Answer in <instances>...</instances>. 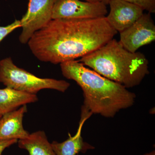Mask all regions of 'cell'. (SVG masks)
<instances>
[{"instance_id": "obj_16", "label": "cell", "mask_w": 155, "mask_h": 155, "mask_svg": "<svg viewBox=\"0 0 155 155\" xmlns=\"http://www.w3.org/2000/svg\"><path fill=\"white\" fill-rule=\"evenodd\" d=\"M86 2H102L103 0H85Z\"/></svg>"}, {"instance_id": "obj_18", "label": "cell", "mask_w": 155, "mask_h": 155, "mask_svg": "<svg viewBox=\"0 0 155 155\" xmlns=\"http://www.w3.org/2000/svg\"><path fill=\"white\" fill-rule=\"evenodd\" d=\"M111 0H103V2H104V4H105L106 5H108V4H109V2H110V1H111Z\"/></svg>"}, {"instance_id": "obj_5", "label": "cell", "mask_w": 155, "mask_h": 155, "mask_svg": "<svg viewBox=\"0 0 155 155\" xmlns=\"http://www.w3.org/2000/svg\"><path fill=\"white\" fill-rule=\"evenodd\" d=\"M56 0H29L27 12L20 20L22 31L19 41L27 44L36 31L45 26L52 19Z\"/></svg>"}, {"instance_id": "obj_14", "label": "cell", "mask_w": 155, "mask_h": 155, "mask_svg": "<svg viewBox=\"0 0 155 155\" xmlns=\"http://www.w3.org/2000/svg\"><path fill=\"white\" fill-rule=\"evenodd\" d=\"M21 27L20 20H16L13 23L5 26H0V43L15 29Z\"/></svg>"}, {"instance_id": "obj_7", "label": "cell", "mask_w": 155, "mask_h": 155, "mask_svg": "<svg viewBox=\"0 0 155 155\" xmlns=\"http://www.w3.org/2000/svg\"><path fill=\"white\" fill-rule=\"evenodd\" d=\"M119 33V42L125 49L132 53L154 41L155 25L150 14H143L130 27Z\"/></svg>"}, {"instance_id": "obj_3", "label": "cell", "mask_w": 155, "mask_h": 155, "mask_svg": "<svg viewBox=\"0 0 155 155\" xmlns=\"http://www.w3.org/2000/svg\"><path fill=\"white\" fill-rule=\"evenodd\" d=\"M79 61L127 88L138 86L150 73L149 61L144 54L129 51L114 38Z\"/></svg>"}, {"instance_id": "obj_6", "label": "cell", "mask_w": 155, "mask_h": 155, "mask_svg": "<svg viewBox=\"0 0 155 155\" xmlns=\"http://www.w3.org/2000/svg\"><path fill=\"white\" fill-rule=\"evenodd\" d=\"M107 5L103 2H91L80 0H56L53 19H94L105 17Z\"/></svg>"}, {"instance_id": "obj_13", "label": "cell", "mask_w": 155, "mask_h": 155, "mask_svg": "<svg viewBox=\"0 0 155 155\" xmlns=\"http://www.w3.org/2000/svg\"><path fill=\"white\" fill-rule=\"evenodd\" d=\"M141 8L150 14L155 13V0H125Z\"/></svg>"}, {"instance_id": "obj_15", "label": "cell", "mask_w": 155, "mask_h": 155, "mask_svg": "<svg viewBox=\"0 0 155 155\" xmlns=\"http://www.w3.org/2000/svg\"><path fill=\"white\" fill-rule=\"evenodd\" d=\"M18 140L16 139L0 140V155H2L6 149L17 143Z\"/></svg>"}, {"instance_id": "obj_9", "label": "cell", "mask_w": 155, "mask_h": 155, "mask_svg": "<svg viewBox=\"0 0 155 155\" xmlns=\"http://www.w3.org/2000/svg\"><path fill=\"white\" fill-rule=\"evenodd\" d=\"M27 106L22 107L2 115L0 119V140L26 138L29 133L23 126V118L27 112Z\"/></svg>"}, {"instance_id": "obj_11", "label": "cell", "mask_w": 155, "mask_h": 155, "mask_svg": "<svg viewBox=\"0 0 155 155\" xmlns=\"http://www.w3.org/2000/svg\"><path fill=\"white\" fill-rule=\"evenodd\" d=\"M38 101L36 94H31L6 87L0 89V115H4L27 104Z\"/></svg>"}, {"instance_id": "obj_19", "label": "cell", "mask_w": 155, "mask_h": 155, "mask_svg": "<svg viewBox=\"0 0 155 155\" xmlns=\"http://www.w3.org/2000/svg\"><path fill=\"white\" fill-rule=\"evenodd\" d=\"M2 115H0V119H1V118H2Z\"/></svg>"}, {"instance_id": "obj_2", "label": "cell", "mask_w": 155, "mask_h": 155, "mask_svg": "<svg viewBox=\"0 0 155 155\" xmlns=\"http://www.w3.org/2000/svg\"><path fill=\"white\" fill-rule=\"evenodd\" d=\"M64 77L74 81L83 91L81 110L105 118H114L122 110L132 107L136 96L121 84L85 67L76 60L60 64Z\"/></svg>"}, {"instance_id": "obj_8", "label": "cell", "mask_w": 155, "mask_h": 155, "mask_svg": "<svg viewBox=\"0 0 155 155\" xmlns=\"http://www.w3.org/2000/svg\"><path fill=\"white\" fill-rule=\"evenodd\" d=\"M108 5L110 11L106 18L117 32L130 27L144 14L140 7L125 0H111Z\"/></svg>"}, {"instance_id": "obj_10", "label": "cell", "mask_w": 155, "mask_h": 155, "mask_svg": "<svg viewBox=\"0 0 155 155\" xmlns=\"http://www.w3.org/2000/svg\"><path fill=\"white\" fill-rule=\"evenodd\" d=\"M87 117H81L79 126L77 132L74 136L69 133V138L62 142L54 141L51 143L56 155H76L78 153H84L88 150L94 149L95 147L84 141L81 136V130Z\"/></svg>"}, {"instance_id": "obj_17", "label": "cell", "mask_w": 155, "mask_h": 155, "mask_svg": "<svg viewBox=\"0 0 155 155\" xmlns=\"http://www.w3.org/2000/svg\"><path fill=\"white\" fill-rule=\"evenodd\" d=\"M143 155H155V150H153L152 152H150V153H146L144 154Z\"/></svg>"}, {"instance_id": "obj_1", "label": "cell", "mask_w": 155, "mask_h": 155, "mask_svg": "<svg viewBox=\"0 0 155 155\" xmlns=\"http://www.w3.org/2000/svg\"><path fill=\"white\" fill-rule=\"evenodd\" d=\"M117 33L106 17L53 19L34 34L27 44L40 61L61 64L93 52Z\"/></svg>"}, {"instance_id": "obj_4", "label": "cell", "mask_w": 155, "mask_h": 155, "mask_svg": "<svg viewBox=\"0 0 155 155\" xmlns=\"http://www.w3.org/2000/svg\"><path fill=\"white\" fill-rule=\"evenodd\" d=\"M0 82L6 87L33 94L45 89L64 93L70 85L65 80L37 77L17 67L11 58L0 61Z\"/></svg>"}, {"instance_id": "obj_12", "label": "cell", "mask_w": 155, "mask_h": 155, "mask_svg": "<svg viewBox=\"0 0 155 155\" xmlns=\"http://www.w3.org/2000/svg\"><path fill=\"white\" fill-rule=\"evenodd\" d=\"M17 143L19 148L26 150L28 155H56L43 130L29 134L26 138L19 140Z\"/></svg>"}]
</instances>
